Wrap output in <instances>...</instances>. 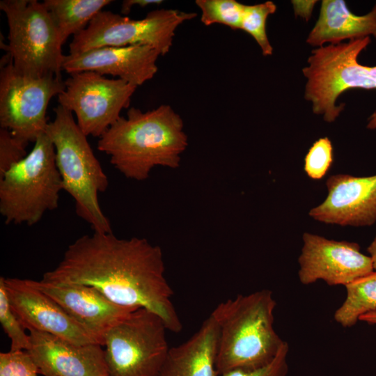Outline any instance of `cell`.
<instances>
[{"instance_id": "ffe728a7", "label": "cell", "mask_w": 376, "mask_h": 376, "mask_svg": "<svg viewBox=\"0 0 376 376\" xmlns=\"http://www.w3.org/2000/svg\"><path fill=\"white\" fill-rule=\"evenodd\" d=\"M47 9L63 45L70 36L84 30L91 21L111 0H45Z\"/></svg>"}, {"instance_id": "d4e9b609", "label": "cell", "mask_w": 376, "mask_h": 376, "mask_svg": "<svg viewBox=\"0 0 376 376\" xmlns=\"http://www.w3.org/2000/svg\"><path fill=\"white\" fill-rule=\"evenodd\" d=\"M334 161L331 140L325 136L315 141L304 158V169L313 180H320L328 172Z\"/></svg>"}, {"instance_id": "8fae6325", "label": "cell", "mask_w": 376, "mask_h": 376, "mask_svg": "<svg viewBox=\"0 0 376 376\" xmlns=\"http://www.w3.org/2000/svg\"><path fill=\"white\" fill-rule=\"evenodd\" d=\"M58 104L74 113L86 136L98 139L129 109L137 86L120 79H108L91 71L70 74Z\"/></svg>"}, {"instance_id": "484cf974", "label": "cell", "mask_w": 376, "mask_h": 376, "mask_svg": "<svg viewBox=\"0 0 376 376\" xmlns=\"http://www.w3.org/2000/svg\"><path fill=\"white\" fill-rule=\"evenodd\" d=\"M38 370L27 351L0 353V376H38Z\"/></svg>"}, {"instance_id": "4fadbf2b", "label": "cell", "mask_w": 376, "mask_h": 376, "mask_svg": "<svg viewBox=\"0 0 376 376\" xmlns=\"http://www.w3.org/2000/svg\"><path fill=\"white\" fill-rule=\"evenodd\" d=\"M4 283L11 307L25 329L46 332L76 344L97 343L33 280L5 278Z\"/></svg>"}, {"instance_id": "6da1fadb", "label": "cell", "mask_w": 376, "mask_h": 376, "mask_svg": "<svg viewBox=\"0 0 376 376\" xmlns=\"http://www.w3.org/2000/svg\"><path fill=\"white\" fill-rule=\"evenodd\" d=\"M164 273L162 249L148 240L93 232L70 244L57 267L45 272L42 281L94 288L118 305L157 314L168 330L179 333L182 324Z\"/></svg>"}, {"instance_id": "f1b7e54d", "label": "cell", "mask_w": 376, "mask_h": 376, "mask_svg": "<svg viewBox=\"0 0 376 376\" xmlns=\"http://www.w3.org/2000/svg\"><path fill=\"white\" fill-rule=\"evenodd\" d=\"M317 1H292L295 15L300 16L308 21Z\"/></svg>"}, {"instance_id": "52a82bcc", "label": "cell", "mask_w": 376, "mask_h": 376, "mask_svg": "<svg viewBox=\"0 0 376 376\" xmlns=\"http://www.w3.org/2000/svg\"><path fill=\"white\" fill-rule=\"evenodd\" d=\"M6 17L8 44L1 42L13 65L31 77L61 76L64 54L54 22L43 2L1 0Z\"/></svg>"}, {"instance_id": "3957f363", "label": "cell", "mask_w": 376, "mask_h": 376, "mask_svg": "<svg viewBox=\"0 0 376 376\" xmlns=\"http://www.w3.org/2000/svg\"><path fill=\"white\" fill-rule=\"evenodd\" d=\"M276 301L263 289L219 303L210 315L219 329L217 369L256 370L273 361L287 343L274 328Z\"/></svg>"}, {"instance_id": "7c38bea8", "label": "cell", "mask_w": 376, "mask_h": 376, "mask_svg": "<svg viewBox=\"0 0 376 376\" xmlns=\"http://www.w3.org/2000/svg\"><path fill=\"white\" fill-rule=\"evenodd\" d=\"M298 258V276L304 285L319 280L329 285L347 284L374 272L371 258L357 242L329 240L304 233Z\"/></svg>"}, {"instance_id": "4316f807", "label": "cell", "mask_w": 376, "mask_h": 376, "mask_svg": "<svg viewBox=\"0 0 376 376\" xmlns=\"http://www.w3.org/2000/svg\"><path fill=\"white\" fill-rule=\"evenodd\" d=\"M26 146L9 130L0 129V177L26 156Z\"/></svg>"}, {"instance_id": "9c48e42d", "label": "cell", "mask_w": 376, "mask_h": 376, "mask_svg": "<svg viewBox=\"0 0 376 376\" xmlns=\"http://www.w3.org/2000/svg\"><path fill=\"white\" fill-rule=\"evenodd\" d=\"M196 13L175 9L152 10L140 19L102 10L88 26L73 36L69 54L82 53L102 47L148 45L164 56L170 51L179 26L196 17Z\"/></svg>"}, {"instance_id": "ba28073f", "label": "cell", "mask_w": 376, "mask_h": 376, "mask_svg": "<svg viewBox=\"0 0 376 376\" xmlns=\"http://www.w3.org/2000/svg\"><path fill=\"white\" fill-rule=\"evenodd\" d=\"M163 320L138 308L104 336L109 376H160L169 347Z\"/></svg>"}, {"instance_id": "7a4b0ae2", "label": "cell", "mask_w": 376, "mask_h": 376, "mask_svg": "<svg viewBox=\"0 0 376 376\" xmlns=\"http://www.w3.org/2000/svg\"><path fill=\"white\" fill-rule=\"evenodd\" d=\"M187 146L182 118L163 104L145 112L130 107L98 139L97 148L125 178L142 181L155 166L178 168Z\"/></svg>"}, {"instance_id": "2e32d148", "label": "cell", "mask_w": 376, "mask_h": 376, "mask_svg": "<svg viewBox=\"0 0 376 376\" xmlns=\"http://www.w3.org/2000/svg\"><path fill=\"white\" fill-rule=\"evenodd\" d=\"M159 56L148 45L102 47L65 55L62 70L70 75L86 71L109 75L138 87L154 77Z\"/></svg>"}, {"instance_id": "8992f818", "label": "cell", "mask_w": 376, "mask_h": 376, "mask_svg": "<svg viewBox=\"0 0 376 376\" xmlns=\"http://www.w3.org/2000/svg\"><path fill=\"white\" fill-rule=\"evenodd\" d=\"M63 190L54 146L45 134L31 152L0 177V213L6 224L33 226L56 209Z\"/></svg>"}, {"instance_id": "277c9868", "label": "cell", "mask_w": 376, "mask_h": 376, "mask_svg": "<svg viewBox=\"0 0 376 376\" xmlns=\"http://www.w3.org/2000/svg\"><path fill=\"white\" fill-rule=\"evenodd\" d=\"M55 118L49 122L46 134L55 149V161L63 190L73 198L78 217L87 222L93 232L112 233L108 218L98 200L109 180L72 113L58 104Z\"/></svg>"}, {"instance_id": "603a6c76", "label": "cell", "mask_w": 376, "mask_h": 376, "mask_svg": "<svg viewBox=\"0 0 376 376\" xmlns=\"http://www.w3.org/2000/svg\"><path fill=\"white\" fill-rule=\"evenodd\" d=\"M201 21L205 26L220 24L231 29H240L245 4L235 0H196Z\"/></svg>"}, {"instance_id": "d6986e66", "label": "cell", "mask_w": 376, "mask_h": 376, "mask_svg": "<svg viewBox=\"0 0 376 376\" xmlns=\"http://www.w3.org/2000/svg\"><path fill=\"white\" fill-rule=\"evenodd\" d=\"M370 36L376 39V3L369 13L357 15L348 9L345 1L323 0L319 17L306 42L317 48Z\"/></svg>"}, {"instance_id": "30bf717a", "label": "cell", "mask_w": 376, "mask_h": 376, "mask_svg": "<svg viewBox=\"0 0 376 376\" xmlns=\"http://www.w3.org/2000/svg\"><path fill=\"white\" fill-rule=\"evenodd\" d=\"M65 89L61 76H26L16 70L8 54L0 61V127L26 146L45 134L51 99Z\"/></svg>"}, {"instance_id": "4dcf8cb0", "label": "cell", "mask_w": 376, "mask_h": 376, "mask_svg": "<svg viewBox=\"0 0 376 376\" xmlns=\"http://www.w3.org/2000/svg\"><path fill=\"white\" fill-rule=\"evenodd\" d=\"M371 258L373 269L376 272V235L367 249Z\"/></svg>"}, {"instance_id": "1f68e13d", "label": "cell", "mask_w": 376, "mask_h": 376, "mask_svg": "<svg viewBox=\"0 0 376 376\" xmlns=\"http://www.w3.org/2000/svg\"><path fill=\"white\" fill-rule=\"evenodd\" d=\"M359 320L366 322L370 324H376V311L369 312L361 315L359 318Z\"/></svg>"}, {"instance_id": "ac0fdd59", "label": "cell", "mask_w": 376, "mask_h": 376, "mask_svg": "<svg viewBox=\"0 0 376 376\" xmlns=\"http://www.w3.org/2000/svg\"><path fill=\"white\" fill-rule=\"evenodd\" d=\"M219 329L210 315L185 343L169 348L160 376H221L217 369Z\"/></svg>"}, {"instance_id": "44dd1931", "label": "cell", "mask_w": 376, "mask_h": 376, "mask_svg": "<svg viewBox=\"0 0 376 376\" xmlns=\"http://www.w3.org/2000/svg\"><path fill=\"white\" fill-rule=\"evenodd\" d=\"M345 288L346 298L334 318L347 328L355 325L361 315L376 311V272L347 284Z\"/></svg>"}, {"instance_id": "cb8c5ba5", "label": "cell", "mask_w": 376, "mask_h": 376, "mask_svg": "<svg viewBox=\"0 0 376 376\" xmlns=\"http://www.w3.org/2000/svg\"><path fill=\"white\" fill-rule=\"evenodd\" d=\"M5 278L0 277V322L11 341L10 351H27L30 347L29 334L11 307L7 295Z\"/></svg>"}, {"instance_id": "5b68a950", "label": "cell", "mask_w": 376, "mask_h": 376, "mask_svg": "<svg viewBox=\"0 0 376 376\" xmlns=\"http://www.w3.org/2000/svg\"><path fill=\"white\" fill-rule=\"evenodd\" d=\"M370 37L314 48L302 69L306 79L304 98L312 104L313 112L333 123L345 108L336 100L352 88L376 89V65L366 66L358 56L370 43ZM369 130L376 129V111L369 118Z\"/></svg>"}, {"instance_id": "83f0119b", "label": "cell", "mask_w": 376, "mask_h": 376, "mask_svg": "<svg viewBox=\"0 0 376 376\" xmlns=\"http://www.w3.org/2000/svg\"><path fill=\"white\" fill-rule=\"evenodd\" d=\"M288 351L289 345L286 343L269 365L256 370L235 369L221 376H286L288 372L287 363Z\"/></svg>"}, {"instance_id": "7402d4cb", "label": "cell", "mask_w": 376, "mask_h": 376, "mask_svg": "<svg viewBox=\"0 0 376 376\" xmlns=\"http://www.w3.org/2000/svg\"><path fill=\"white\" fill-rule=\"evenodd\" d=\"M276 10V4L267 1L254 5H246L240 29L249 34L260 47L265 56L273 54V47L268 39L266 22L269 15Z\"/></svg>"}, {"instance_id": "e0dca14e", "label": "cell", "mask_w": 376, "mask_h": 376, "mask_svg": "<svg viewBox=\"0 0 376 376\" xmlns=\"http://www.w3.org/2000/svg\"><path fill=\"white\" fill-rule=\"evenodd\" d=\"M33 283L62 307L102 346L107 331L136 310L113 303L90 286L54 285L42 280H33Z\"/></svg>"}, {"instance_id": "f546056e", "label": "cell", "mask_w": 376, "mask_h": 376, "mask_svg": "<svg viewBox=\"0 0 376 376\" xmlns=\"http://www.w3.org/2000/svg\"><path fill=\"white\" fill-rule=\"evenodd\" d=\"M164 1L162 0H124L121 3L120 14L127 16L134 6L145 8L151 5H160Z\"/></svg>"}, {"instance_id": "9a60e30c", "label": "cell", "mask_w": 376, "mask_h": 376, "mask_svg": "<svg viewBox=\"0 0 376 376\" xmlns=\"http://www.w3.org/2000/svg\"><path fill=\"white\" fill-rule=\"evenodd\" d=\"M27 350L44 376H109L104 351L98 343L79 345L36 330Z\"/></svg>"}, {"instance_id": "5bb4252c", "label": "cell", "mask_w": 376, "mask_h": 376, "mask_svg": "<svg viewBox=\"0 0 376 376\" xmlns=\"http://www.w3.org/2000/svg\"><path fill=\"white\" fill-rule=\"evenodd\" d=\"M326 186L327 196L309 211L311 218L341 226H370L376 222V175H333Z\"/></svg>"}]
</instances>
